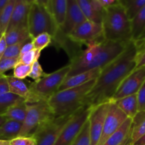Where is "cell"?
<instances>
[{"mask_svg": "<svg viewBox=\"0 0 145 145\" xmlns=\"http://www.w3.org/2000/svg\"><path fill=\"white\" fill-rule=\"evenodd\" d=\"M136 48L131 41L124 52L101 69L90 91L84 100L85 107H94L111 101L124 79L136 69Z\"/></svg>", "mask_w": 145, "mask_h": 145, "instance_id": "cell-1", "label": "cell"}, {"mask_svg": "<svg viewBox=\"0 0 145 145\" xmlns=\"http://www.w3.org/2000/svg\"><path fill=\"white\" fill-rule=\"evenodd\" d=\"M27 26L31 40L40 34L46 33L51 35L52 42L55 46H58L67 36L57 26L47 7L46 1H31Z\"/></svg>", "mask_w": 145, "mask_h": 145, "instance_id": "cell-2", "label": "cell"}, {"mask_svg": "<svg viewBox=\"0 0 145 145\" xmlns=\"http://www.w3.org/2000/svg\"><path fill=\"white\" fill-rule=\"evenodd\" d=\"M96 79H93L82 86L58 91L51 96L48 100V103L54 117L72 116L85 108V98L92 89Z\"/></svg>", "mask_w": 145, "mask_h": 145, "instance_id": "cell-3", "label": "cell"}, {"mask_svg": "<svg viewBox=\"0 0 145 145\" xmlns=\"http://www.w3.org/2000/svg\"><path fill=\"white\" fill-rule=\"evenodd\" d=\"M102 26L103 37L107 40L122 42L132 41L131 21L119 0L104 10Z\"/></svg>", "mask_w": 145, "mask_h": 145, "instance_id": "cell-4", "label": "cell"}, {"mask_svg": "<svg viewBox=\"0 0 145 145\" xmlns=\"http://www.w3.org/2000/svg\"><path fill=\"white\" fill-rule=\"evenodd\" d=\"M71 71L70 64L62 67L58 70L44 76L29 84L31 93L41 100L47 101L59 91L61 84L68 77Z\"/></svg>", "mask_w": 145, "mask_h": 145, "instance_id": "cell-5", "label": "cell"}, {"mask_svg": "<svg viewBox=\"0 0 145 145\" xmlns=\"http://www.w3.org/2000/svg\"><path fill=\"white\" fill-rule=\"evenodd\" d=\"M54 118L47 101L27 103L26 115L18 137L31 136L38 126Z\"/></svg>", "mask_w": 145, "mask_h": 145, "instance_id": "cell-6", "label": "cell"}, {"mask_svg": "<svg viewBox=\"0 0 145 145\" xmlns=\"http://www.w3.org/2000/svg\"><path fill=\"white\" fill-rule=\"evenodd\" d=\"M72 116L54 118L38 126L31 135L35 138L36 145H54L60 133Z\"/></svg>", "mask_w": 145, "mask_h": 145, "instance_id": "cell-7", "label": "cell"}, {"mask_svg": "<svg viewBox=\"0 0 145 145\" xmlns=\"http://www.w3.org/2000/svg\"><path fill=\"white\" fill-rule=\"evenodd\" d=\"M90 108L85 107L75 113L60 133L54 145H71L89 117Z\"/></svg>", "mask_w": 145, "mask_h": 145, "instance_id": "cell-8", "label": "cell"}, {"mask_svg": "<svg viewBox=\"0 0 145 145\" xmlns=\"http://www.w3.org/2000/svg\"><path fill=\"white\" fill-rule=\"evenodd\" d=\"M75 43L81 45H88L92 42L104 39L102 24L90 21H85L78 25L71 34L68 35Z\"/></svg>", "mask_w": 145, "mask_h": 145, "instance_id": "cell-9", "label": "cell"}, {"mask_svg": "<svg viewBox=\"0 0 145 145\" xmlns=\"http://www.w3.org/2000/svg\"><path fill=\"white\" fill-rule=\"evenodd\" d=\"M110 103L111 101L105 102L90 108L88 122L91 145H98Z\"/></svg>", "mask_w": 145, "mask_h": 145, "instance_id": "cell-10", "label": "cell"}, {"mask_svg": "<svg viewBox=\"0 0 145 145\" xmlns=\"http://www.w3.org/2000/svg\"><path fill=\"white\" fill-rule=\"evenodd\" d=\"M144 82L145 66L135 69L124 79L111 101H115L126 96L136 94Z\"/></svg>", "mask_w": 145, "mask_h": 145, "instance_id": "cell-11", "label": "cell"}, {"mask_svg": "<svg viewBox=\"0 0 145 145\" xmlns=\"http://www.w3.org/2000/svg\"><path fill=\"white\" fill-rule=\"evenodd\" d=\"M127 118V116L117 106L115 102L111 101L98 145H103L107 139L122 125Z\"/></svg>", "mask_w": 145, "mask_h": 145, "instance_id": "cell-12", "label": "cell"}, {"mask_svg": "<svg viewBox=\"0 0 145 145\" xmlns=\"http://www.w3.org/2000/svg\"><path fill=\"white\" fill-rule=\"evenodd\" d=\"M67 13L65 23L61 31L64 34L68 35L71 34L78 25L85 21L86 18L81 11L77 0H67Z\"/></svg>", "mask_w": 145, "mask_h": 145, "instance_id": "cell-13", "label": "cell"}, {"mask_svg": "<svg viewBox=\"0 0 145 145\" xmlns=\"http://www.w3.org/2000/svg\"><path fill=\"white\" fill-rule=\"evenodd\" d=\"M31 2V1L29 0H16L7 31L14 28H28V17Z\"/></svg>", "mask_w": 145, "mask_h": 145, "instance_id": "cell-14", "label": "cell"}, {"mask_svg": "<svg viewBox=\"0 0 145 145\" xmlns=\"http://www.w3.org/2000/svg\"><path fill=\"white\" fill-rule=\"evenodd\" d=\"M9 92L24 99L27 103H34L39 102L41 100L31 93L29 86L21 79H18L13 76L7 75Z\"/></svg>", "mask_w": 145, "mask_h": 145, "instance_id": "cell-15", "label": "cell"}, {"mask_svg": "<svg viewBox=\"0 0 145 145\" xmlns=\"http://www.w3.org/2000/svg\"><path fill=\"white\" fill-rule=\"evenodd\" d=\"M88 21L102 24L104 9L101 7L99 0H77Z\"/></svg>", "mask_w": 145, "mask_h": 145, "instance_id": "cell-16", "label": "cell"}, {"mask_svg": "<svg viewBox=\"0 0 145 145\" xmlns=\"http://www.w3.org/2000/svg\"><path fill=\"white\" fill-rule=\"evenodd\" d=\"M100 72L101 69H95L81 72L78 74L66 78L63 83L61 84L59 91L82 86L93 79H96L100 74Z\"/></svg>", "mask_w": 145, "mask_h": 145, "instance_id": "cell-17", "label": "cell"}, {"mask_svg": "<svg viewBox=\"0 0 145 145\" xmlns=\"http://www.w3.org/2000/svg\"><path fill=\"white\" fill-rule=\"evenodd\" d=\"M47 7L56 24L57 26L62 29L65 23L67 13V0H48Z\"/></svg>", "mask_w": 145, "mask_h": 145, "instance_id": "cell-18", "label": "cell"}, {"mask_svg": "<svg viewBox=\"0 0 145 145\" xmlns=\"http://www.w3.org/2000/svg\"><path fill=\"white\" fill-rule=\"evenodd\" d=\"M132 41L134 42L145 40V7L131 21Z\"/></svg>", "mask_w": 145, "mask_h": 145, "instance_id": "cell-19", "label": "cell"}, {"mask_svg": "<svg viewBox=\"0 0 145 145\" xmlns=\"http://www.w3.org/2000/svg\"><path fill=\"white\" fill-rule=\"evenodd\" d=\"M132 119L128 118L122 125L114 133L103 145H120L131 136Z\"/></svg>", "mask_w": 145, "mask_h": 145, "instance_id": "cell-20", "label": "cell"}, {"mask_svg": "<svg viewBox=\"0 0 145 145\" xmlns=\"http://www.w3.org/2000/svg\"><path fill=\"white\" fill-rule=\"evenodd\" d=\"M113 102H115L117 106L129 118L133 119L138 113L136 93L126 96Z\"/></svg>", "mask_w": 145, "mask_h": 145, "instance_id": "cell-21", "label": "cell"}, {"mask_svg": "<svg viewBox=\"0 0 145 145\" xmlns=\"http://www.w3.org/2000/svg\"><path fill=\"white\" fill-rule=\"evenodd\" d=\"M27 111V103L23 99H20L16 103L11 105L4 116L8 120H14L23 123L26 118Z\"/></svg>", "mask_w": 145, "mask_h": 145, "instance_id": "cell-22", "label": "cell"}, {"mask_svg": "<svg viewBox=\"0 0 145 145\" xmlns=\"http://www.w3.org/2000/svg\"><path fill=\"white\" fill-rule=\"evenodd\" d=\"M145 135V111H139L132 119L131 141L133 145Z\"/></svg>", "mask_w": 145, "mask_h": 145, "instance_id": "cell-23", "label": "cell"}, {"mask_svg": "<svg viewBox=\"0 0 145 145\" xmlns=\"http://www.w3.org/2000/svg\"><path fill=\"white\" fill-rule=\"evenodd\" d=\"M22 123L8 120L0 127V140H11L18 137L21 131Z\"/></svg>", "mask_w": 145, "mask_h": 145, "instance_id": "cell-24", "label": "cell"}, {"mask_svg": "<svg viewBox=\"0 0 145 145\" xmlns=\"http://www.w3.org/2000/svg\"><path fill=\"white\" fill-rule=\"evenodd\" d=\"M7 45L20 43L31 40L28 28H18L7 31L4 33Z\"/></svg>", "mask_w": 145, "mask_h": 145, "instance_id": "cell-25", "label": "cell"}, {"mask_svg": "<svg viewBox=\"0 0 145 145\" xmlns=\"http://www.w3.org/2000/svg\"><path fill=\"white\" fill-rule=\"evenodd\" d=\"M123 6L127 16L132 21L145 7V0H119Z\"/></svg>", "mask_w": 145, "mask_h": 145, "instance_id": "cell-26", "label": "cell"}, {"mask_svg": "<svg viewBox=\"0 0 145 145\" xmlns=\"http://www.w3.org/2000/svg\"><path fill=\"white\" fill-rule=\"evenodd\" d=\"M15 3L16 0H9L0 15V32L2 34L5 33L8 28Z\"/></svg>", "mask_w": 145, "mask_h": 145, "instance_id": "cell-27", "label": "cell"}, {"mask_svg": "<svg viewBox=\"0 0 145 145\" xmlns=\"http://www.w3.org/2000/svg\"><path fill=\"white\" fill-rule=\"evenodd\" d=\"M71 145H91L90 135V125L88 119L78 135L75 139Z\"/></svg>", "mask_w": 145, "mask_h": 145, "instance_id": "cell-28", "label": "cell"}, {"mask_svg": "<svg viewBox=\"0 0 145 145\" xmlns=\"http://www.w3.org/2000/svg\"><path fill=\"white\" fill-rule=\"evenodd\" d=\"M21 98L11 93H7L0 96V115H4L9 108Z\"/></svg>", "mask_w": 145, "mask_h": 145, "instance_id": "cell-29", "label": "cell"}, {"mask_svg": "<svg viewBox=\"0 0 145 145\" xmlns=\"http://www.w3.org/2000/svg\"><path fill=\"white\" fill-rule=\"evenodd\" d=\"M52 41L53 39L51 35L48 33H46L40 34L38 36L31 40L34 49L41 51H42L44 48L48 47L52 42Z\"/></svg>", "mask_w": 145, "mask_h": 145, "instance_id": "cell-30", "label": "cell"}, {"mask_svg": "<svg viewBox=\"0 0 145 145\" xmlns=\"http://www.w3.org/2000/svg\"><path fill=\"white\" fill-rule=\"evenodd\" d=\"M41 51L34 49L25 54L20 55L18 59V62L27 65H32L36 61H38L41 56Z\"/></svg>", "mask_w": 145, "mask_h": 145, "instance_id": "cell-31", "label": "cell"}, {"mask_svg": "<svg viewBox=\"0 0 145 145\" xmlns=\"http://www.w3.org/2000/svg\"><path fill=\"white\" fill-rule=\"evenodd\" d=\"M13 69H14L13 76L18 79L24 80L27 76H29L31 69V65H24V64L18 62Z\"/></svg>", "mask_w": 145, "mask_h": 145, "instance_id": "cell-32", "label": "cell"}, {"mask_svg": "<svg viewBox=\"0 0 145 145\" xmlns=\"http://www.w3.org/2000/svg\"><path fill=\"white\" fill-rule=\"evenodd\" d=\"M28 41L20 42V43L14 44V45H7V50H6L5 53H4L3 58H16V59H18L20 53H21V50L22 48L23 45L26 42H28Z\"/></svg>", "mask_w": 145, "mask_h": 145, "instance_id": "cell-33", "label": "cell"}, {"mask_svg": "<svg viewBox=\"0 0 145 145\" xmlns=\"http://www.w3.org/2000/svg\"><path fill=\"white\" fill-rule=\"evenodd\" d=\"M17 62L16 58H2L0 60V74H4L8 70L14 69Z\"/></svg>", "mask_w": 145, "mask_h": 145, "instance_id": "cell-34", "label": "cell"}, {"mask_svg": "<svg viewBox=\"0 0 145 145\" xmlns=\"http://www.w3.org/2000/svg\"><path fill=\"white\" fill-rule=\"evenodd\" d=\"M46 74L44 72L39 61H36L31 65V72L29 74V77L32 78L34 81H37L44 76Z\"/></svg>", "mask_w": 145, "mask_h": 145, "instance_id": "cell-35", "label": "cell"}, {"mask_svg": "<svg viewBox=\"0 0 145 145\" xmlns=\"http://www.w3.org/2000/svg\"><path fill=\"white\" fill-rule=\"evenodd\" d=\"M10 145H36V141L33 136L16 137L9 141Z\"/></svg>", "mask_w": 145, "mask_h": 145, "instance_id": "cell-36", "label": "cell"}, {"mask_svg": "<svg viewBox=\"0 0 145 145\" xmlns=\"http://www.w3.org/2000/svg\"><path fill=\"white\" fill-rule=\"evenodd\" d=\"M136 69H138L145 66V45L136 46Z\"/></svg>", "mask_w": 145, "mask_h": 145, "instance_id": "cell-37", "label": "cell"}, {"mask_svg": "<svg viewBox=\"0 0 145 145\" xmlns=\"http://www.w3.org/2000/svg\"><path fill=\"white\" fill-rule=\"evenodd\" d=\"M138 103V112L145 111V82L136 93Z\"/></svg>", "mask_w": 145, "mask_h": 145, "instance_id": "cell-38", "label": "cell"}, {"mask_svg": "<svg viewBox=\"0 0 145 145\" xmlns=\"http://www.w3.org/2000/svg\"><path fill=\"white\" fill-rule=\"evenodd\" d=\"M7 93H9V88L7 82V75L2 74L0 76V96Z\"/></svg>", "mask_w": 145, "mask_h": 145, "instance_id": "cell-39", "label": "cell"}, {"mask_svg": "<svg viewBox=\"0 0 145 145\" xmlns=\"http://www.w3.org/2000/svg\"><path fill=\"white\" fill-rule=\"evenodd\" d=\"M7 44L6 42L5 36H4V34H3L2 36L0 38V60L3 58L4 57V53H5V51L7 50Z\"/></svg>", "mask_w": 145, "mask_h": 145, "instance_id": "cell-40", "label": "cell"}, {"mask_svg": "<svg viewBox=\"0 0 145 145\" xmlns=\"http://www.w3.org/2000/svg\"><path fill=\"white\" fill-rule=\"evenodd\" d=\"M117 1L118 0H99L100 4L104 10L112 7V5L117 3Z\"/></svg>", "mask_w": 145, "mask_h": 145, "instance_id": "cell-41", "label": "cell"}, {"mask_svg": "<svg viewBox=\"0 0 145 145\" xmlns=\"http://www.w3.org/2000/svg\"><path fill=\"white\" fill-rule=\"evenodd\" d=\"M34 49V45H33V43L32 42H31V40L26 42L24 45H23L22 48H21V53H20V55L26 53V52H29V51L32 50Z\"/></svg>", "mask_w": 145, "mask_h": 145, "instance_id": "cell-42", "label": "cell"}, {"mask_svg": "<svg viewBox=\"0 0 145 145\" xmlns=\"http://www.w3.org/2000/svg\"><path fill=\"white\" fill-rule=\"evenodd\" d=\"M9 1V0H0V15L1 14V13H2L3 10L6 7V6L8 4Z\"/></svg>", "mask_w": 145, "mask_h": 145, "instance_id": "cell-43", "label": "cell"}, {"mask_svg": "<svg viewBox=\"0 0 145 145\" xmlns=\"http://www.w3.org/2000/svg\"><path fill=\"white\" fill-rule=\"evenodd\" d=\"M133 145H145V135L142 136L139 140L136 142Z\"/></svg>", "mask_w": 145, "mask_h": 145, "instance_id": "cell-44", "label": "cell"}, {"mask_svg": "<svg viewBox=\"0 0 145 145\" xmlns=\"http://www.w3.org/2000/svg\"><path fill=\"white\" fill-rule=\"evenodd\" d=\"M7 120H8V119H7V118L4 115H0V127L4 123H5Z\"/></svg>", "mask_w": 145, "mask_h": 145, "instance_id": "cell-45", "label": "cell"}, {"mask_svg": "<svg viewBox=\"0 0 145 145\" xmlns=\"http://www.w3.org/2000/svg\"><path fill=\"white\" fill-rule=\"evenodd\" d=\"M120 145H132V141H131V136L128 139H127L125 142H124L122 144Z\"/></svg>", "mask_w": 145, "mask_h": 145, "instance_id": "cell-46", "label": "cell"}, {"mask_svg": "<svg viewBox=\"0 0 145 145\" xmlns=\"http://www.w3.org/2000/svg\"><path fill=\"white\" fill-rule=\"evenodd\" d=\"M0 145H10L9 140H0Z\"/></svg>", "mask_w": 145, "mask_h": 145, "instance_id": "cell-47", "label": "cell"}, {"mask_svg": "<svg viewBox=\"0 0 145 145\" xmlns=\"http://www.w3.org/2000/svg\"><path fill=\"white\" fill-rule=\"evenodd\" d=\"M134 44L136 46H144V45H145V40L140 41V42H134Z\"/></svg>", "mask_w": 145, "mask_h": 145, "instance_id": "cell-48", "label": "cell"}, {"mask_svg": "<svg viewBox=\"0 0 145 145\" xmlns=\"http://www.w3.org/2000/svg\"><path fill=\"white\" fill-rule=\"evenodd\" d=\"M2 35H3V34H2V33H1V32H0V38H1V36H2Z\"/></svg>", "mask_w": 145, "mask_h": 145, "instance_id": "cell-49", "label": "cell"}, {"mask_svg": "<svg viewBox=\"0 0 145 145\" xmlns=\"http://www.w3.org/2000/svg\"><path fill=\"white\" fill-rule=\"evenodd\" d=\"M1 75H2V74H0V76H1Z\"/></svg>", "mask_w": 145, "mask_h": 145, "instance_id": "cell-50", "label": "cell"}]
</instances>
